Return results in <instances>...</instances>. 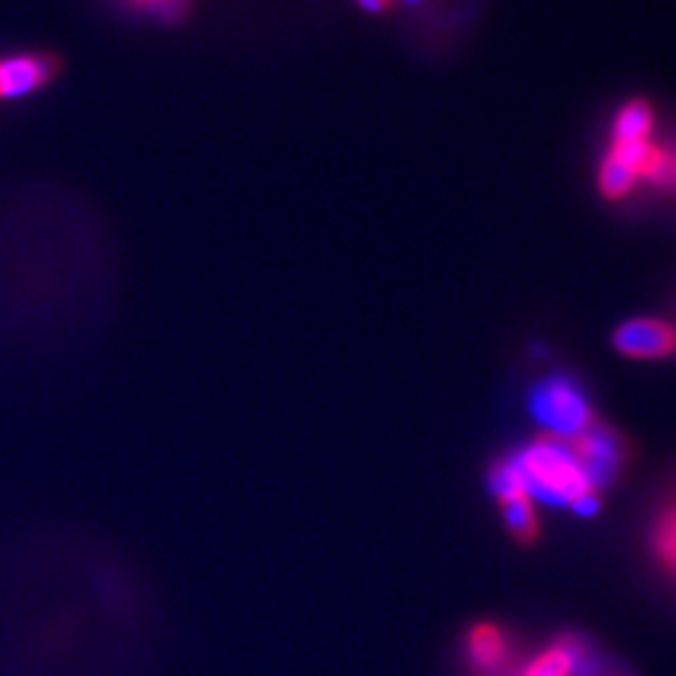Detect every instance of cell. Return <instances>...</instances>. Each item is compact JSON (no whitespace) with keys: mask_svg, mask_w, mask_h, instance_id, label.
Masks as SVG:
<instances>
[{"mask_svg":"<svg viewBox=\"0 0 676 676\" xmlns=\"http://www.w3.org/2000/svg\"><path fill=\"white\" fill-rule=\"evenodd\" d=\"M534 418L549 428V435L578 437L595 420L587 398L571 380L554 376L532 393Z\"/></svg>","mask_w":676,"mask_h":676,"instance_id":"7a4b0ae2","label":"cell"},{"mask_svg":"<svg viewBox=\"0 0 676 676\" xmlns=\"http://www.w3.org/2000/svg\"><path fill=\"white\" fill-rule=\"evenodd\" d=\"M652 126H655V112L648 101L633 99L617 112L613 141H648Z\"/></svg>","mask_w":676,"mask_h":676,"instance_id":"9c48e42d","label":"cell"},{"mask_svg":"<svg viewBox=\"0 0 676 676\" xmlns=\"http://www.w3.org/2000/svg\"><path fill=\"white\" fill-rule=\"evenodd\" d=\"M507 655H510V644H507V637L497 626L481 624L472 628L468 637V659L475 670L483 674L497 672L505 663Z\"/></svg>","mask_w":676,"mask_h":676,"instance_id":"52a82bcc","label":"cell"},{"mask_svg":"<svg viewBox=\"0 0 676 676\" xmlns=\"http://www.w3.org/2000/svg\"><path fill=\"white\" fill-rule=\"evenodd\" d=\"M492 490L494 494L501 501H507L512 497H518V494H527L525 492V483H523V475L521 470H518L516 461H501V464L494 468L492 472Z\"/></svg>","mask_w":676,"mask_h":676,"instance_id":"7c38bea8","label":"cell"},{"mask_svg":"<svg viewBox=\"0 0 676 676\" xmlns=\"http://www.w3.org/2000/svg\"><path fill=\"white\" fill-rule=\"evenodd\" d=\"M650 547L659 567L676 580V492L657 507L650 525Z\"/></svg>","mask_w":676,"mask_h":676,"instance_id":"8992f818","label":"cell"},{"mask_svg":"<svg viewBox=\"0 0 676 676\" xmlns=\"http://www.w3.org/2000/svg\"><path fill=\"white\" fill-rule=\"evenodd\" d=\"M529 499L551 505L573 503L584 492H595L571 439L545 435L514 457Z\"/></svg>","mask_w":676,"mask_h":676,"instance_id":"6da1fadb","label":"cell"},{"mask_svg":"<svg viewBox=\"0 0 676 676\" xmlns=\"http://www.w3.org/2000/svg\"><path fill=\"white\" fill-rule=\"evenodd\" d=\"M615 347L630 358H663L676 352V328L657 319H635L615 334Z\"/></svg>","mask_w":676,"mask_h":676,"instance_id":"5b68a950","label":"cell"},{"mask_svg":"<svg viewBox=\"0 0 676 676\" xmlns=\"http://www.w3.org/2000/svg\"><path fill=\"white\" fill-rule=\"evenodd\" d=\"M571 444L593 490L615 481L619 470L628 461V444L624 442V437L615 428L597 420H593L589 428H584L578 437H571Z\"/></svg>","mask_w":676,"mask_h":676,"instance_id":"3957f363","label":"cell"},{"mask_svg":"<svg viewBox=\"0 0 676 676\" xmlns=\"http://www.w3.org/2000/svg\"><path fill=\"white\" fill-rule=\"evenodd\" d=\"M60 73V60L51 53H16L0 58V101L40 93Z\"/></svg>","mask_w":676,"mask_h":676,"instance_id":"277c9868","label":"cell"},{"mask_svg":"<svg viewBox=\"0 0 676 676\" xmlns=\"http://www.w3.org/2000/svg\"><path fill=\"white\" fill-rule=\"evenodd\" d=\"M637 178L626 165L619 163L613 156H604L600 167V191L608 200L624 198L635 187Z\"/></svg>","mask_w":676,"mask_h":676,"instance_id":"8fae6325","label":"cell"},{"mask_svg":"<svg viewBox=\"0 0 676 676\" xmlns=\"http://www.w3.org/2000/svg\"><path fill=\"white\" fill-rule=\"evenodd\" d=\"M655 185L676 191V150H666V159H663V167L655 178Z\"/></svg>","mask_w":676,"mask_h":676,"instance_id":"5bb4252c","label":"cell"},{"mask_svg":"<svg viewBox=\"0 0 676 676\" xmlns=\"http://www.w3.org/2000/svg\"><path fill=\"white\" fill-rule=\"evenodd\" d=\"M582 646L576 639H565L538 655L521 676H571L578 666Z\"/></svg>","mask_w":676,"mask_h":676,"instance_id":"ba28073f","label":"cell"},{"mask_svg":"<svg viewBox=\"0 0 676 676\" xmlns=\"http://www.w3.org/2000/svg\"><path fill=\"white\" fill-rule=\"evenodd\" d=\"M573 510H576L580 516H593L600 510V499H597L595 492H584L580 497L571 503Z\"/></svg>","mask_w":676,"mask_h":676,"instance_id":"9a60e30c","label":"cell"},{"mask_svg":"<svg viewBox=\"0 0 676 676\" xmlns=\"http://www.w3.org/2000/svg\"><path fill=\"white\" fill-rule=\"evenodd\" d=\"M501 503H503V518L512 536L518 543L525 545L534 543L538 538V521L532 499H529L527 494H518V497H512Z\"/></svg>","mask_w":676,"mask_h":676,"instance_id":"30bf717a","label":"cell"},{"mask_svg":"<svg viewBox=\"0 0 676 676\" xmlns=\"http://www.w3.org/2000/svg\"><path fill=\"white\" fill-rule=\"evenodd\" d=\"M130 3L165 18H176L180 7H183V0H130Z\"/></svg>","mask_w":676,"mask_h":676,"instance_id":"4fadbf2b","label":"cell"}]
</instances>
